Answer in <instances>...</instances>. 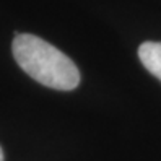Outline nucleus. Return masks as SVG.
<instances>
[{"label": "nucleus", "mask_w": 161, "mask_h": 161, "mask_svg": "<svg viewBox=\"0 0 161 161\" xmlns=\"http://www.w3.org/2000/svg\"><path fill=\"white\" fill-rule=\"evenodd\" d=\"M18 65L44 86L70 91L78 86L80 72L64 52L34 34H16L12 44Z\"/></svg>", "instance_id": "nucleus-1"}, {"label": "nucleus", "mask_w": 161, "mask_h": 161, "mask_svg": "<svg viewBox=\"0 0 161 161\" xmlns=\"http://www.w3.org/2000/svg\"><path fill=\"white\" fill-rule=\"evenodd\" d=\"M138 57L143 67L158 80H161V42H143L138 47Z\"/></svg>", "instance_id": "nucleus-2"}, {"label": "nucleus", "mask_w": 161, "mask_h": 161, "mask_svg": "<svg viewBox=\"0 0 161 161\" xmlns=\"http://www.w3.org/2000/svg\"><path fill=\"white\" fill-rule=\"evenodd\" d=\"M0 161H3V153H2V148H0Z\"/></svg>", "instance_id": "nucleus-3"}]
</instances>
